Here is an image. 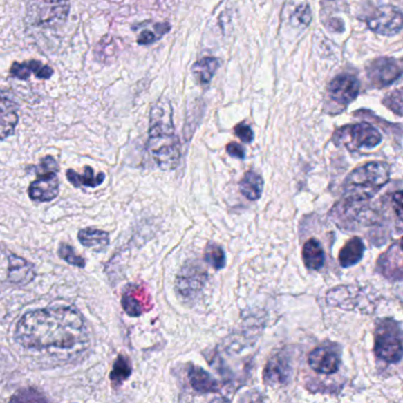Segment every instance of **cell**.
Returning <instances> with one entry per match:
<instances>
[{"instance_id":"cell-1","label":"cell","mask_w":403,"mask_h":403,"mask_svg":"<svg viewBox=\"0 0 403 403\" xmlns=\"http://www.w3.org/2000/svg\"><path fill=\"white\" fill-rule=\"evenodd\" d=\"M15 338L24 349L50 355L78 354L89 344L84 318L68 306L26 312L17 324Z\"/></svg>"},{"instance_id":"cell-2","label":"cell","mask_w":403,"mask_h":403,"mask_svg":"<svg viewBox=\"0 0 403 403\" xmlns=\"http://www.w3.org/2000/svg\"><path fill=\"white\" fill-rule=\"evenodd\" d=\"M148 151L163 171H171L180 162V143L173 124V109L167 100L161 98L151 111Z\"/></svg>"},{"instance_id":"cell-3","label":"cell","mask_w":403,"mask_h":403,"mask_svg":"<svg viewBox=\"0 0 403 403\" xmlns=\"http://www.w3.org/2000/svg\"><path fill=\"white\" fill-rule=\"evenodd\" d=\"M391 180V166L371 161L351 171L344 182L346 203H364L374 198Z\"/></svg>"},{"instance_id":"cell-4","label":"cell","mask_w":403,"mask_h":403,"mask_svg":"<svg viewBox=\"0 0 403 403\" xmlns=\"http://www.w3.org/2000/svg\"><path fill=\"white\" fill-rule=\"evenodd\" d=\"M69 10V0H29L26 21L32 28L57 29L66 23Z\"/></svg>"},{"instance_id":"cell-5","label":"cell","mask_w":403,"mask_h":403,"mask_svg":"<svg viewBox=\"0 0 403 403\" xmlns=\"http://www.w3.org/2000/svg\"><path fill=\"white\" fill-rule=\"evenodd\" d=\"M335 144L348 151L373 149L382 142V135L371 123L362 122L341 126L332 136Z\"/></svg>"},{"instance_id":"cell-6","label":"cell","mask_w":403,"mask_h":403,"mask_svg":"<svg viewBox=\"0 0 403 403\" xmlns=\"http://www.w3.org/2000/svg\"><path fill=\"white\" fill-rule=\"evenodd\" d=\"M399 323L384 319L375 331L374 351L384 362L396 364L402 359V337Z\"/></svg>"},{"instance_id":"cell-7","label":"cell","mask_w":403,"mask_h":403,"mask_svg":"<svg viewBox=\"0 0 403 403\" xmlns=\"http://www.w3.org/2000/svg\"><path fill=\"white\" fill-rule=\"evenodd\" d=\"M402 12L395 6H381L366 18L368 26L383 36H395L402 30Z\"/></svg>"},{"instance_id":"cell-8","label":"cell","mask_w":403,"mask_h":403,"mask_svg":"<svg viewBox=\"0 0 403 403\" xmlns=\"http://www.w3.org/2000/svg\"><path fill=\"white\" fill-rule=\"evenodd\" d=\"M402 76V64L395 58L381 57L375 59L368 68V77L376 88L393 84Z\"/></svg>"},{"instance_id":"cell-9","label":"cell","mask_w":403,"mask_h":403,"mask_svg":"<svg viewBox=\"0 0 403 403\" xmlns=\"http://www.w3.org/2000/svg\"><path fill=\"white\" fill-rule=\"evenodd\" d=\"M359 81L353 75L343 73L330 82L328 96L338 106H346L359 96Z\"/></svg>"},{"instance_id":"cell-10","label":"cell","mask_w":403,"mask_h":403,"mask_svg":"<svg viewBox=\"0 0 403 403\" xmlns=\"http://www.w3.org/2000/svg\"><path fill=\"white\" fill-rule=\"evenodd\" d=\"M207 274L200 265L188 263L183 265L176 278V290L183 297L191 298L204 288Z\"/></svg>"},{"instance_id":"cell-11","label":"cell","mask_w":403,"mask_h":403,"mask_svg":"<svg viewBox=\"0 0 403 403\" xmlns=\"http://www.w3.org/2000/svg\"><path fill=\"white\" fill-rule=\"evenodd\" d=\"M59 193L57 173H46L38 176L29 187V196L33 201L49 203L56 199Z\"/></svg>"},{"instance_id":"cell-12","label":"cell","mask_w":403,"mask_h":403,"mask_svg":"<svg viewBox=\"0 0 403 403\" xmlns=\"http://www.w3.org/2000/svg\"><path fill=\"white\" fill-rule=\"evenodd\" d=\"M402 249L401 243L397 241L379 256L377 269L384 277L389 281H401L402 279Z\"/></svg>"},{"instance_id":"cell-13","label":"cell","mask_w":403,"mask_h":403,"mask_svg":"<svg viewBox=\"0 0 403 403\" xmlns=\"http://www.w3.org/2000/svg\"><path fill=\"white\" fill-rule=\"evenodd\" d=\"M308 362L311 369L319 374L332 375L339 369V356L328 346H318L311 351Z\"/></svg>"},{"instance_id":"cell-14","label":"cell","mask_w":403,"mask_h":403,"mask_svg":"<svg viewBox=\"0 0 403 403\" xmlns=\"http://www.w3.org/2000/svg\"><path fill=\"white\" fill-rule=\"evenodd\" d=\"M291 366L289 359L284 355L273 356L264 369V382L271 387L285 386L289 382Z\"/></svg>"},{"instance_id":"cell-15","label":"cell","mask_w":403,"mask_h":403,"mask_svg":"<svg viewBox=\"0 0 403 403\" xmlns=\"http://www.w3.org/2000/svg\"><path fill=\"white\" fill-rule=\"evenodd\" d=\"M361 289L356 286H337L326 293V303L342 310H355L359 304Z\"/></svg>"},{"instance_id":"cell-16","label":"cell","mask_w":403,"mask_h":403,"mask_svg":"<svg viewBox=\"0 0 403 403\" xmlns=\"http://www.w3.org/2000/svg\"><path fill=\"white\" fill-rule=\"evenodd\" d=\"M18 120L16 103L0 91V140H5L15 133Z\"/></svg>"},{"instance_id":"cell-17","label":"cell","mask_w":403,"mask_h":403,"mask_svg":"<svg viewBox=\"0 0 403 403\" xmlns=\"http://www.w3.org/2000/svg\"><path fill=\"white\" fill-rule=\"evenodd\" d=\"M36 278V271L33 269V265L24 258L10 254L8 256V281L17 284V285H26Z\"/></svg>"},{"instance_id":"cell-18","label":"cell","mask_w":403,"mask_h":403,"mask_svg":"<svg viewBox=\"0 0 403 403\" xmlns=\"http://www.w3.org/2000/svg\"><path fill=\"white\" fill-rule=\"evenodd\" d=\"M188 381L191 387L199 394L214 393L219 389V384L212 375L200 366H191L188 371Z\"/></svg>"},{"instance_id":"cell-19","label":"cell","mask_w":403,"mask_h":403,"mask_svg":"<svg viewBox=\"0 0 403 403\" xmlns=\"http://www.w3.org/2000/svg\"><path fill=\"white\" fill-rule=\"evenodd\" d=\"M364 252H366V246L362 239L359 236H354L343 246L338 256V261L342 268H346V269L351 268L362 261Z\"/></svg>"},{"instance_id":"cell-20","label":"cell","mask_w":403,"mask_h":403,"mask_svg":"<svg viewBox=\"0 0 403 403\" xmlns=\"http://www.w3.org/2000/svg\"><path fill=\"white\" fill-rule=\"evenodd\" d=\"M303 261L309 270H321L326 261V254L323 251L322 245L317 239H309L303 246Z\"/></svg>"},{"instance_id":"cell-21","label":"cell","mask_w":403,"mask_h":403,"mask_svg":"<svg viewBox=\"0 0 403 403\" xmlns=\"http://www.w3.org/2000/svg\"><path fill=\"white\" fill-rule=\"evenodd\" d=\"M220 62L216 58H203L196 62L191 68L193 76L200 86H207L216 75V70L219 69Z\"/></svg>"},{"instance_id":"cell-22","label":"cell","mask_w":403,"mask_h":403,"mask_svg":"<svg viewBox=\"0 0 403 403\" xmlns=\"http://www.w3.org/2000/svg\"><path fill=\"white\" fill-rule=\"evenodd\" d=\"M263 186H264L263 178L256 171H249L245 173L244 178L241 179V185H239V188L246 199L256 201V200L261 199Z\"/></svg>"},{"instance_id":"cell-23","label":"cell","mask_w":403,"mask_h":403,"mask_svg":"<svg viewBox=\"0 0 403 403\" xmlns=\"http://www.w3.org/2000/svg\"><path fill=\"white\" fill-rule=\"evenodd\" d=\"M78 241L86 247L101 251L109 245V234L96 228H84L78 233Z\"/></svg>"},{"instance_id":"cell-24","label":"cell","mask_w":403,"mask_h":403,"mask_svg":"<svg viewBox=\"0 0 403 403\" xmlns=\"http://www.w3.org/2000/svg\"><path fill=\"white\" fill-rule=\"evenodd\" d=\"M66 178H68L70 182L73 183L75 187H82V186L96 187V186H100L104 181L106 174L104 173H98L97 176H96L94 169L89 167V166H86L84 168L83 174H78L73 169H69V171H66Z\"/></svg>"},{"instance_id":"cell-25","label":"cell","mask_w":403,"mask_h":403,"mask_svg":"<svg viewBox=\"0 0 403 403\" xmlns=\"http://www.w3.org/2000/svg\"><path fill=\"white\" fill-rule=\"evenodd\" d=\"M131 375V366L129 359H126V356L120 355L118 359L115 361L113 371H111V374H110V379H111V381H113L114 384L120 386V384H122L126 379H129Z\"/></svg>"},{"instance_id":"cell-26","label":"cell","mask_w":403,"mask_h":403,"mask_svg":"<svg viewBox=\"0 0 403 403\" xmlns=\"http://www.w3.org/2000/svg\"><path fill=\"white\" fill-rule=\"evenodd\" d=\"M205 261L216 270L224 269L226 264L224 249L216 244H208L205 252Z\"/></svg>"},{"instance_id":"cell-27","label":"cell","mask_w":403,"mask_h":403,"mask_svg":"<svg viewBox=\"0 0 403 403\" xmlns=\"http://www.w3.org/2000/svg\"><path fill=\"white\" fill-rule=\"evenodd\" d=\"M169 25L167 23H162V24L155 25L154 30H143L142 32L140 33L138 43L141 45H149L158 41L160 37H162L165 33L169 31Z\"/></svg>"},{"instance_id":"cell-28","label":"cell","mask_w":403,"mask_h":403,"mask_svg":"<svg viewBox=\"0 0 403 403\" xmlns=\"http://www.w3.org/2000/svg\"><path fill=\"white\" fill-rule=\"evenodd\" d=\"M58 254L61 256L63 261H66L68 264L73 265V266H78V268H86V261L84 258L78 256L73 251V247L66 244L59 245L58 249Z\"/></svg>"},{"instance_id":"cell-29","label":"cell","mask_w":403,"mask_h":403,"mask_svg":"<svg viewBox=\"0 0 403 403\" xmlns=\"http://www.w3.org/2000/svg\"><path fill=\"white\" fill-rule=\"evenodd\" d=\"M122 306L126 314L131 317H139L143 312V306L133 294L126 293L122 298Z\"/></svg>"},{"instance_id":"cell-30","label":"cell","mask_w":403,"mask_h":403,"mask_svg":"<svg viewBox=\"0 0 403 403\" xmlns=\"http://www.w3.org/2000/svg\"><path fill=\"white\" fill-rule=\"evenodd\" d=\"M383 104L394 111L396 115H402V90L397 89L387 95V97L383 100Z\"/></svg>"},{"instance_id":"cell-31","label":"cell","mask_w":403,"mask_h":403,"mask_svg":"<svg viewBox=\"0 0 403 403\" xmlns=\"http://www.w3.org/2000/svg\"><path fill=\"white\" fill-rule=\"evenodd\" d=\"M29 64L31 73H35L37 78L49 79L53 76V70L49 66H44L39 61H29Z\"/></svg>"},{"instance_id":"cell-32","label":"cell","mask_w":403,"mask_h":403,"mask_svg":"<svg viewBox=\"0 0 403 403\" xmlns=\"http://www.w3.org/2000/svg\"><path fill=\"white\" fill-rule=\"evenodd\" d=\"M10 73L12 75L13 77L18 78V79H23V81L29 79L30 75L32 73L30 69L29 61L24 62V63H13Z\"/></svg>"},{"instance_id":"cell-33","label":"cell","mask_w":403,"mask_h":403,"mask_svg":"<svg viewBox=\"0 0 403 403\" xmlns=\"http://www.w3.org/2000/svg\"><path fill=\"white\" fill-rule=\"evenodd\" d=\"M311 10L308 5H301L293 13V21H297L299 24L309 25L311 23Z\"/></svg>"},{"instance_id":"cell-34","label":"cell","mask_w":403,"mask_h":403,"mask_svg":"<svg viewBox=\"0 0 403 403\" xmlns=\"http://www.w3.org/2000/svg\"><path fill=\"white\" fill-rule=\"evenodd\" d=\"M58 169L59 167L56 160L51 156H45L44 159L41 160V166L38 168V176L46 174V173H57Z\"/></svg>"},{"instance_id":"cell-35","label":"cell","mask_w":403,"mask_h":403,"mask_svg":"<svg viewBox=\"0 0 403 403\" xmlns=\"http://www.w3.org/2000/svg\"><path fill=\"white\" fill-rule=\"evenodd\" d=\"M234 131H236V135L239 138V139L245 143H251L253 141V138H254V135H253L252 129H251V126H247L246 123H241V124H238V126L234 128Z\"/></svg>"},{"instance_id":"cell-36","label":"cell","mask_w":403,"mask_h":403,"mask_svg":"<svg viewBox=\"0 0 403 403\" xmlns=\"http://www.w3.org/2000/svg\"><path fill=\"white\" fill-rule=\"evenodd\" d=\"M226 151H227L228 154L233 156V158H236V159H244L245 158L244 148L239 143H229L227 148H226Z\"/></svg>"},{"instance_id":"cell-37","label":"cell","mask_w":403,"mask_h":403,"mask_svg":"<svg viewBox=\"0 0 403 403\" xmlns=\"http://www.w3.org/2000/svg\"><path fill=\"white\" fill-rule=\"evenodd\" d=\"M393 200H394V209H396V216L399 218L400 221H402V191H396Z\"/></svg>"}]
</instances>
